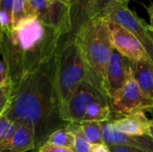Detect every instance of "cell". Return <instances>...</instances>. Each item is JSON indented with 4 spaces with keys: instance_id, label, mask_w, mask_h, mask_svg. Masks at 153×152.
Segmentation results:
<instances>
[{
    "instance_id": "1",
    "label": "cell",
    "mask_w": 153,
    "mask_h": 152,
    "mask_svg": "<svg viewBox=\"0 0 153 152\" xmlns=\"http://www.w3.org/2000/svg\"><path fill=\"white\" fill-rule=\"evenodd\" d=\"M54 73L55 57L13 86L10 103L4 113L12 122H24L33 127L36 151L53 133L69 125L62 118Z\"/></svg>"
},
{
    "instance_id": "2",
    "label": "cell",
    "mask_w": 153,
    "mask_h": 152,
    "mask_svg": "<svg viewBox=\"0 0 153 152\" xmlns=\"http://www.w3.org/2000/svg\"><path fill=\"white\" fill-rule=\"evenodd\" d=\"M63 36L38 16L22 20L5 31L0 53L13 86L48 64L56 56Z\"/></svg>"
},
{
    "instance_id": "3",
    "label": "cell",
    "mask_w": 153,
    "mask_h": 152,
    "mask_svg": "<svg viewBox=\"0 0 153 152\" xmlns=\"http://www.w3.org/2000/svg\"><path fill=\"white\" fill-rule=\"evenodd\" d=\"M74 36L83 55L87 70L86 81L106 95V69L115 50L108 22L103 18H93L84 23Z\"/></svg>"
},
{
    "instance_id": "4",
    "label": "cell",
    "mask_w": 153,
    "mask_h": 152,
    "mask_svg": "<svg viewBox=\"0 0 153 152\" xmlns=\"http://www.w3.org/2000/svg\"><path fill=\"white\" fill-rule=\"evenodd\" d=\"M54 76L63 115L64 109L74 91L87 79L83 55L75 36L66 35L62 39L55 56Z\"/></svg>"
},
{
    "instance_id": "5",
    "label": "cell",
    "mask_w": 153,
    "mask_h": 152,
    "mask_svg": "<svg viewBox=\"0 0 153 152\" xmlns=\"http://www.w3.org/2000/svg\"><path fill=\"white\" fill-rule=\"evenodd\" d=\"M112 119H117L136 111L149 112L153 108V101L146 98L132 74L123 88L109 99Z\"/></svg>"
},
{
    "instance_id": "6",
    "label": "cell",
    "mask_w": 153,
    "mask_h": 152,
    "mask_svg": "<svg viewBox=\"0 0 153 152\" xmlns=\"http://www.w3.org/2000/svg\"><path fill=\"white\" fill-rule=\"evenodd\" d=\"M109 101L108 98L88 81H83L70 97L62 115L68 124H81L87 109L93 104Z\"/></svg>"
},
{
    "instance_id": "7",
    "label": "cell",
    "mask_w": 153,
    "mask_h": 152,
    "mask_svg": "<svg viewBox=\"0 0 153 152\" xmlns=\"http://www.w3.org/2000/svg\"><path fill=\"white\" fill-rule=\"evenodd\" d=\"M107 22L117 23L132 34L143 44L149 56L153 61V42L147 32V23L128 8L127 5L116 3L102 17Z\"/></svg>"
},
{
    "instance_id": "8",
    "label": "cell",
    "mask_w": 153,
    "mask_h": 152,
    "mask_svg": "<svg viewBox=\"0 0 153 152\" xmlns=\"http://www.w3.org/2000/svg\"><path fill=\"white\" fill-rule=\"evenodd\" d=\"M108 22L114 49L132 62L152 60L141 41L122 26Z\"/></svg>"
},
{
    "instance_id": "9",
    "label": "cell",
    "mask_w": 153,
    "mask_h": 152,
    "mask_svg": "<svg viewBox=\"0 0 153 152\" xmlns=\"http://www.w3.org/2000/svg\"><path fill=\"white\" fill-rule=\"evenodd\" d=\"M132 74V61L114 50L108 63L105 76V92L108 99L123 88Z\"/></svg>"
},
{
    "instance_id": "10",
    "label": "cell",
    "mask_w": 153,
    "mask_h": 152,
    "mask_svg": "<svg viewBox=\"0 0 153 152\" xmlns=\"http://www.w3.org/2000/svg\"><path fill=\"white\" fill-rule=\"evenodd\" d=\"M103 141L108 146H128L148 152H153V140L146 135H130L120 132L112 121L102 123Z\"/></svg>"
},
{
    "instance_id": "11",
    "label": "cell",
    "mask_w": 153,
    "mask_h": 152,
    "mask_svg": "<svg viewBox=\"0 0 153 152\" xmlns=\"http://www.w3.org/2000/svg\"><path fill=\"white\" fill-rule=\"evenodd\" d=\"M112 123L122 133L130 135L149 136L150 120L143 110L136 111L128 116L112 119Z\"/></svg>"
},
{
    "instance_id": "12",
    "label": "cell",
    "mask_w": 153,
    "mask_h": 152,
    "mask_svg": "<svg viewBox=\"0 0 153 152\" xmlns=\"http://www.w3.org/2000/svg\"><path fill=\"white\" fill-rule=\"evenodd\" d=\"M96 0H67L72 31L70 35H75L79 29L92 19Z\"/></svg>"
},
{
    "instance_id": "13",
    "label": "cell",
    "mask_w": 153,
    "mask_h": 152,
    "mask_svg": "<svg viewBox=\"0 0 153 152\" xmlns=\"http://www.w3.org/2000/svg\"><path fill=\"white\" fill-rule=\"evenodd\" d=\"M14 123H17V129L9 146L3 152H28L35 151L36 145L33 127L24 122Z\"/></svg>"
},
{
    "instance_id": "14",
    "label": "cell",
    "mask_w": 153,
    "mask_h": 152,
    "mask_svg": "<svg viewBox=\"0 0 153 152\" xmlns=\"http://www.w3.org/2000/svg\"><path fill=\"white\" fill-rule=\"evenodd\" d=\"M132 72L143 95L153 101V61L132 62Z\"/></svg>"
},
{
    "instance_id": "15",
    "label": "cell",
    "mask_w": 153,
    "mask_h": 152,
    "mask_svg": "<svg viewBox=\"0 0 153 152\" xmlns=\"http://www.w3.org/2000/svg\"><path fill=\"white\" fill-rule=\"evenodd\" d=\"M112 120V112L109 101L100 102L91 105L86 111L82 122H100L104 123ZM81 123V124H82Z\"/></svg>"
},
{
    "instance_id": "16",
    "label": "cell",
    "mask_w": 153,
    "mask_h": 152,
    "mask_svg": "<svg viewBox=\"0 0 153 152\" xmlns=\"http://www.w3.org/2000/svg\"><path fill=\"white\" fill-rule=\"evenodd\" d=\"M37 16L30 0H13L12 10V25L13 27L30 17ZM12 27V28H13Z\"/></svg>"
},
{
    "instance_id": "17",
    "label": "cell",
    "mask_w": 153,
    "mask_h": 152,
    "mask_svg": "<svg viewBox=\"0 0 153 152\" xmlns=\"http://www.w3.org/2000/svg\"><path fill=\"white\" fill-rule=\"evenodd\" d=\"M48 143L60 147V148H67L74 150V133L68 129V127H65L59 129L53 133L50 137L48 138Z\"/></svg>"
},
{
    "instance_id": "18",
    "label": "cell",
    "mask_w": 153,
    "mask_h": 152,
    "mask_svg": "<svg viewBox=\"0 0 153 152\" xmlns=\"http://www.w3.org/2000/svg\"><path fill=\"white\" fill-rule=\"evenodd\" d=\"M82 129L91 145L104 144L102 123L100 122H85L80 124Z\"/></svg>"
},
{
    "instance_id": "19",
    "label": "cell",
    "mask_w": 153,
    "mask_h": 152,
    "mask_svg": "<svg viewBox=\"0 0 153 152\" xmlns=\"http://www.w3.org/2000/svg\"><path fill=\"white\" fill-rule=\"evenodd\" d=\"M68 129L74 135V152H91L92 145L87 140L80 124H69Z\"/></svg>"
},
{
    "instance_id": "20",
    "label": "cell",
    "mask_w": 153,
    "mask_h": 152,
    "mask_svg": "<svg viewBox=\"0 0 153 152\" xmlns=\"http://www.w3.org/2000/svg\"><path fill=\"white\" fill-rule=\"evenodd\" d=\"M117 3V0H96L93 9V18H102L105 13Z\"/></svg>"
},
{
    "instance_id": "21",
    "label": "cell",
    "mask_w": 153,
    "mask_h": 152,
    "mask_svg": "<svg viewBox=\"0 0 153 152\" xmlns=\"http://www.w3.org/2000/svg\"><path fill=\"white\" fill-rule=\"evenodd\" d=\"M13 90V84L0 88V116L4 113L10 103Z\"/></svg>"
},
{
    "instance_id": "22",
    "label": "cell",
    "mask_w": 153,
    "mask_h": 152,
    "mask_svg": "<svg viewBox=\"0 0 153 152\" xmlns=\"http://www.w3.org/2000/svg\"><path fill=\"white\" fill-rule=\"evenodd\" d=\"M16 129H17V123L13 122L12 125H10V127L7 129V131L5 132V133L0 140V152L4 151L7 149V147L9 146L13 135L15 133Z\"/></svg>"
},
{
    "instance_id": "23",
    "label": "cell",
    "mask_w": 153,
    "mask_h": 152,
    "mask_svg": "<svg viewBox=\"0 0 153 152\" xmlns=\"http://www.w3.org/2000/svg\"><path fill=\"white\" fill-rule=\"evenodd\" d=\"M12 84L8 68L5 65V63L3 60H0V88L5 87L7 85Z\"/></svg>"
},
{
    "instance_id": "24",
    "label": "cell",
    "mask_w": 153,
    "mask_h": 152,
    "mask_svg": "<svg viewBox=\"0 0 153 152\" xmlns=\"http://www.w3.org/2000/svg\"><path fill=\"white\" fill-rule=\"evenodd\" d=\"M38 152H74L72 149H67V148H60L56 147L54 145H51L48 142H46L44 145H42Z\"/></svg>"
},
{
    "instance_id": "25",
    "label": "cell",
    "mask_w": 153,
    "mask_h": 152,
    "mask_svg": "<svg viewBox=\"0 0 153 152\" xmlns=\"http://www.w3.org/2000/svg\"><path fill=\"white\" fill-rule=\"evenodd\" d=\"M13 0H0V13L8 15L12 19Z\"/></svg>"
},
{
    "instance_id": "26",
    "label": "cell",
    "mask_w": 153,
    "mask_h": 152,
    "mask_svg": "<svg viewBox=\"0 0 153 152\" xmlns=\"http://www.w3.org/2000/svg\"><path fill=\"white\" fill-rule=\"evenodd\" d=\"M110 152H148L140 149L133 148V147H128V146H119V145H115V146H108Z\"/></svg>"
},
{
    "instance_id": "27",
    "label": "cell",
    "mask_w": 153,
    "mask_h": 152,
    "mask_svg": "<svg viewBox=\"0 0 153 152\" xmlns=\"http://www.w3.org/2000/svg\"><path fill=\"white\" fill-rule=\"evenodd\" d=\"M12 123L13 122L10 121L4 114H3L0 116V140L4 136V134L5 133V132L7 131V129L10 127V125H12Z\"/></svg>"
},
{
    "instance_id": "28",
    "label": "cell",
    "mask_w": 153,
    "mask_h": 152,
    "mask_svg": "<svg viewBox=\"0 0 153 152\" xmlns=\"http://www.w3.org/2000/svg\"><path fill=\"white\" fill-rule=\"evenodd\" d=\"M91 152H110L109 147L107 144H97L92 145Z\"/></svg>"
},
{
    "instance_id": "29",
    "label": "cell",
    "mask_w": 153,
    "mask_h": 152,
    "mask_svg": "<svg viewBox=\"0 0 153 152\" xmlns=\"http://www.w3.org/2000/svg\"><path fill=\"white\" fill-rule=\"evenodd\" d=\"M147 12H148L149 17H150V24L149 25L153 30V4L150 5L149 7H147Z\"/></svg>"
},
{
    "instance_id": "30",
    "label": "cell",
    "mask_w": 153,
    "mask_h": 152,
    "mask_svg": "<svg viewBox=\"0 0 153 152\" xmlns=\"http://www.w3.org/2000/svg\"><path fill=\"white\" fill-rule=\"evenodd\" d=\"M4 28H3V25H2V22L0 20V49H1V45H2L3 39H4Z\"/></svg>"
},
{
    "instance_id": "31",
    "label": "cell",
    "mask_w": 153,
    "mask_h": 152,
    "mask_svg": "<svg viewBox=\"0 0 153 152\" xmlns=\"http://www.w3.org/2000/svg\"><path fill=\"white\" fill-rule=\"evenodd\" d=\"M149 137H151L153 140V118L150 120V125H149Z\"/></svg>"
},
{
    "instance_id": "32",
    "label": "cell",
    "mask_w": 153,
    "mask_h": 152,
    "mask_svg": "<svg viewBox=\"0 0 153 152\" xmlns=\"http://www.w3.org/2000/svg\"><path fill=\"white\" fill-rule=\"evenodd\" d=\"M146 29H147V32H148V34H149L150 38L152 39V42H153V30L151 28V26H150L149 24H147Z\"/></svg>"
},
{
    "instance_id": "33",
    "label": "cell",
    "mask_w": 153,
    "mask_h": 152,
    "mask_svg": "<svg viewBox=\"0 0 153 152\" xmlns=\"http://www.w3.org/2000/svg\"><path fill=\"white\" fill-rule=\"evenodd\" d=\"M129 2H130V0H117V3L121 4H125V5H127Z\"/></svg>"
},
{
    "instance_id": "34",
    "label": "cell",
    "mask_w": 153,
    "mask_h": 152,
    "mask_svg": "<svg viewBox=\"0 0 153 152\" xmlns=\"http://www.w3.org/2000/svg\"><path fill=\"white\" fill-rule=\"evenodd\" d=\"M149 113H151V114H152V115L153 116V108H152V109H151V110L149 111Z\"/></svg>"
},
{
    "instance_id": "35",
    "label": "cell",
    "mask_w": 153,
    "mask_h": 152,
    "mask_svg": "<svg viewBox=\"0 0 153 152\" xmlns=\"http://www.w3.org/2000/svg\"><path fill=\"white\" fill-rule=\"evenodd\" d=\"M30 152H38V151H36V150H35V151H30Z\"/></svg>"
},
{
    "instance_id": "36",
    "label": "cell",
    "mask_w": 153,
    "mask_h": 152,
    "mask_svg": "<svg viewBox=\"0 0 153 152\" xmlns=\"http://www.w3.org/2000/svg\"><path fill=\"white\" fill-rule=\"evenodd\" d=\"M66 2H67V0H66Z\"/></svg>"
}]
</instances>
